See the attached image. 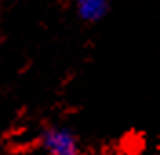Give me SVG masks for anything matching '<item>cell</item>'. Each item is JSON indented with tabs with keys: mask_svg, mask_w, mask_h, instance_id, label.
<instances>
[{
	"mask_svg": "<svg viewBox=\"0 0 160 155\" xmlns=\"http://www.w3.org/2000/svg\"><path fill=\"white\" fill-rule=\"evenodd\" d=\"M42 146L49 155H82L77 137L66 128H49L42 133Z\"/></svg>",
	"mask_w": 160,
	"mask_h": 155,
	"instance_id": "1",
	"label": "cell"
},
{
	"mask_svg": "<svg viewBox=\"0 0 160 155\" xmlns=\"http://www.w3.org/2000/svg\"><path fill=\"white\" fill-rule=\"evenodd\" d=\"M109 9V0H77V11L86 22H98Z\"/></svg>",
	"mask_w": 160,
	"mask_h": 155,
	"instance_id": "2",
	"label": "cell"
}]
</instances>
